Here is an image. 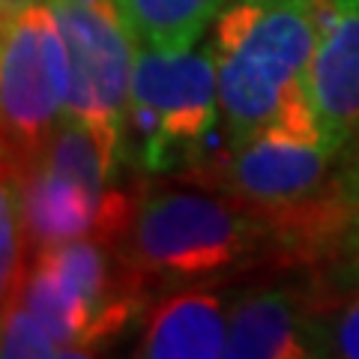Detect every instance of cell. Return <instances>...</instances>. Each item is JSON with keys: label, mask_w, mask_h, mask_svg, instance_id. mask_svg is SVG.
<instances>
[{"label": "cell", "mask_w": 359, "mask_h": 359, "mask_svg": "<svg viewBox=\"0 0 359 359\" xmlns=\"http://www.w3.org/2000/svg\"><path fill=\"white\" fill-rule=\"evenodd\" d=\"M69 51L48 4L4 21L0 105H4V174H21L42 153L66 117Z\"/></svg>", "instance_id": "6"}, {"label": "cell", "mask_w": 359, "mask_h": 359, "mask_svg": "<svg viewBox=\"0 0 359 359\" xmlns=\"http://www.w3.org/2000/svg\"><path fill=\"white\" fill-rule=\"evenodd\" d=\"M69 51L66 120L87 126L111 150L123 153V126L135 69V42L114 0H45ZM126 159V156H123Z\"/></svg>", "instance_id": "7"}, {"label": "cell", "mask_w": 359, "mask_h": 359, "mask_svg": "<svg viewBox=\"0 0 359 359\" xmlns=\"http://www.w3.org/2000/svg\"><path fill=\"white\" fill-rule=\"evenodd\" d=\"M13 180L21 201L30 252L72 240H111L117 243L129 228L135 198L117 186L93 183L60 168L33 162L21 174H4Z\"/></svg>", "instance_id": "9"}, {"label": "cell", "mask_w": 359, "mask_h": 359, "mask_svg": "<svg viewBox=\"0 0 359 359\" xmlns=\"http://www.w3.org/2000/svg\"><path fill=\"white\" fill-rule=\"evenodd\" d=\"M318 273L290 269L282 282H257L228 294L231 359H311L320 356L318 323L323 302Z\"/></svg>", "instance_id": "8"}, {"label": "cell", "mask_w": 359, "mask_h": 359, "mask_svg": "<svg viewBox=\"0 0 359 359\" xmlns=\"http://www.w3.org/2000/svg\"><path fill=\"white\" fill-rule=\"evenodd\" d=\"M309 99L323 138L359 159V0H323Z\"/></svg>", "instance_id": "10"}, {"label": "cell", "mask_w": 359, "mask_h": 359, "mask_svg": "<svg viewBox=\"0 0 359 359\" xmlns=\"http://www.w3.org/2000/svg\"><path fill=\"white\" fill-rule=\"evenodd\" d=\"M318 0H231L216 18L210 54L219 75L224 147L273 126L320 132L309 99Z\"/></svg>", "instance_id": "2"}, {"label": "cell", "mask_w": 359, "mask_h": 359, "mask_svg": "<svg viewBox=\"0 0 359 359\" xmlns=\"http://www.w3.org/2000/svg\"><path fill=\"white\" fill-rule=\"evenodd\" d=\"M21 299L63 344L84 356L111 341L147 306V287L111 240H72L33 255Z\"/></svg>", "instance_id": "5"}, {"label": "cell", "mask_w": 359, "mask_h": 359, "mask_svg": "<svg viewBox=\"0 0 359 359\" xmlns=\"http://www.w3.org/2000/svg\"><path fill=\"white\" fill-rule=\"evenodd\" d=\"M33 264L25 216H21V201L13 180L4 177V189H0V287H4V299L21 297Z\"/></svg>", "instance_id": "13"}, {"label": "cell", "mask_w": 359, "mask_h": 359, "mask_svg": "<svg viewBox=\"0 0 359 359\" xmlns=\"http://www.w3.org/2000/svg\"><path fill=\"white\" fill-rule=\"evenodd\" d=\"M320 282L335 290H359V210L335 245L330 264L320 269Z\"/></svg>", "instance_id": "16"}, {"label": "cell", "mask_w": 359, "mask_h": 359, "mask_svg": "<svg viewBox=\"0 0 359 359\" xmlns=\"http://www.w3.org/2000/svg\"><path fill=\"white\" fill-rule=\"evenodd\" d=\"M114 6L135 48L180 54L195 48L224 0H114Z\"/></svg>", "instance_id": "12"}, {"label": "cell", "mask_w": 359, "mask_h": 359, "mask_svg": "<svg viewBox=\"0 0 359 359\" xmlns=\"http://www.w3.org/2000/svg\"><path fill=\"white\" fill-rule=\"evenodd\" d=\"M186 174L261 219L276 273L309 269L320 276L359 210V159L323 132L273 123Z\"/></svg>", "instance_id": "1"}, {"label": "cell", "mask_w": 359, "mask_h": 359, "mask_svg": "<svg viewBox=\"0 0 359 359\" xmlns=\"http://www.w3.org/2000/svg\"><path fill=\"white\" fill-rule=\"evenodd\" d=\"M320 356L359 359V294L347 302H330L318 323Z\"/></svg>", "instance_id": "15"}, {"label": "cell", "mask_w": 359, "mask_h": 359, "mask_svg": "<svg viewBox=\"0 0 359 359\" xmlns=\"http://www.w3.org/2000/svg\"><path fill=\"white\" fill-rule=\"evenodd\" d=\"M36 4H45V0H0V13H4V21H9Z\"/></svg>", "instance_id": "17"}, {"label": "cell", "mask_w": 359, "mask_h": 359, "mask_svg": "<svg viewBox=\"0 0 359 359\" xmlns=\"http://www.w3.org/2000/svg\"><path fill=\"white\" fill-rule=\"evenodd\" d=\"M219 120V75L210 48H138L123 126V156L138 171L171 177L198 168Z\"/></svg>", "instance_id": "4"}, {"label": "cell", "mask_w": 359, "mask_h": 359, "mask_svg": "<svg viewBox=\"0 0 359 359\" xmlns=\"http://www.w3.org/2000/svg\"><path fill=\"white\" fill-rule=\"evenodd\" d=\"M4 359H54L66 356L63 344L48 332V327L30 311L21 297L4 299V339H0Z\"/></svg>", "instance_id": "14"}, {"label": "cell", "mask_w": 359, "mask_h": 359, "mask_svg": "<svg viewBox=\"0 0 359 359\" xmlns=\"http://www.w3.org/2000/svg\"><path fill=\"white\" fill-rule=\"evenodd\" d=\"M144 359H219L228 356V297L210 285L165 294L144 318L135 341Z\"/></svg>", "instance_id": "11"}, {"label": "cell", "mask_w": 359, "mask_h": 359, "mask_svg": "<svg viewBox=\"0 0 359 359\" xmlns=\"http://www.w3.org/2000/svg\"><path fill=\"white\" fill-rule=\"evenodd\" d=\"M117 249L150 297L273 269V243L261 219L189 174L135 198Z\"/></svg>", "instance_id": "3"}, {"label": "cell", "mask_w": 359, "mask_h": 359, "mask_svg": "<svg viewBox=\"0 0 359 359\" xmlns=\"http://www.w3.org/2000/svg\"><path fill=\"white\" fill-rule=\"evenodd\" d=\"M318 4H323V0H318Z\"/></svg>", "instance_id": "18"}]
</instances>
